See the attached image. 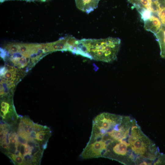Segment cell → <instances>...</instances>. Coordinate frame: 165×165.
<instances>
[{"mask_svg": "<svg viewBox=\"0 0 165 165\" xmlns=\"http://www.w3.org/2000/svg\"><path fill=\"white\" fill-rule=\"evenodd\" d=\"M137 11L140 14L141 18L144 21L148 19L153 13L149 10L144 9H139Z\"/></svg>", "mask_w": 165, "mask_h": 165, "instance_id": "11", "label": "cell"}, {"mask_svg": "<svg viewBox=\"0 0 165 165\" xmlns=\"http://www.w3.org/2000/svg\"><path fill=\"white\" fill-rule=\"evenodd\" d=\"M77 8L82 11L88 14L98 6L99 0H75Z\"/></svg>", "mask_w": 165, "mask_h": 165, "instance_id": "5", "label": "cell"}, {"mask_svg": "<svg viewBox=\"0 0 165 165\" xmlns=\"http://www.w3.org/2000/svg\"><path fill=\"white\" fill-rule=\"evenodd\" d=\"M127 141L137 158L136 164L153 163L160 153L155 144L142 131L135 119Z\"/></svg>", "mask_w": 165, "mask_h": 165, "instance_id": "3", "label": "cell"}, {"mask_svg": "<svg viewBox=\"0 0 165 165\" xmlns=\"http://www.w3.org/2000/svg\"><path fill=\"white\" fill-rule=\"evenodd\" d=\"M137 10L144 9L153 12V5L154 0H128Z\"/></svg>", "mask_w": 165, "mask_h": 165, "instance_id": "7", "label": "cell"}, {"mask_svg": "<svg viewBox=\"0 0 165 165\" xmlns=\"http://www.w3.org/2000/svg\"><path fill=\"white\" fill-rule=\"evenodd\" d=\"M1 111L2 112L4 113L5 116V114L6 112V108L5 107H2V108L1 109Z\"/></svg>", "mask_w": 165, "mask_h": 165, "instance_id": "26", "label": "cell"}, {"mask_svg": "<svg viewBox=\"0 0 165 165\" xmlns=\"http://www.w3.org/2000/svg\"><path fill=\"white\" fill-rule=\"evenodd\" d=\"M163 25L158 16L153 13L147 19L144 21V28L147 31L151 32L154 35L159 32Z\"/></svg>", "mask_w": 165, "mask_h": 165, "instance_id": "4", "label": "cell"}, {"mask_svg": "<svg viewBox=\"0 0 165 165\" xmlns=\"http://www.w3.org/2000/svg\"><path fill=\"white\" fill-rule=\"evenodd\" d=\"M99 1H100V0H99Z\"/></svg>", "mask_w": 165, "mask_h": 165, "instance_id": "28", "label": "cell"}, {"mask_svg": "<svg viewBox=\"0 0 165 165\" xmlns=\"http://www.w3.org/2000/svg\"><path fill=\"white\" fill-rule=\"evenodd\" d=\"M153 8V13L160 20L163 26H165V0H154Z\"/></svg>", "mask_w": 165, "mask_h": 165, "instance_id": "6", "label": "cell"}, {"mask_svg": "<svg viewBox=\"0 0 165 165\" xmlns=\"http://www.w3.org/2000/svg\"><path fill=\"white\" fill-rule=\"evenodd\" d=\"M68 36L61 38L55 42L50 43V52L57 51H68L69 47L67 42Z\"/></svg>", "mask_w": 165, "mask_h": 165, "instance_id": "8", "label": "cell"}, {"mask_svg": "<svg viewBox=\"0 0 165 165\" xmlns=\"http://www.w3.org/2000/svg\"><path fill=\"white\" fill-rule=\"evenodd\" d=\"M134 119L108 112L97 115L93 120L89 140L82 150L84 155L89 159L101 157L108 147L127 140Z\"/></svg>", "mask_w": 165, "mask_h": 165, "instance_id": "1", "label": "cell"}, {"mask_svg": "<svg viewBox=\"0 0 165 165\" xmlns=\"http://www.w3.org/2000/svg\"><path fill=\"white\" fill-rule=\"evenodd\" d=\"M29 154H25L23 156L24 161L23 164H28L31 163L32 160V156Z\"/></svg>", "mask_w": 165, "mask_h": 165, "instance_id": "17", "label": "cell"}, {"mask_svg": "<svg viewBox=\"0 0 165 165\" xmlns=\"http://www.w3.org/2000/svg\"><path fill=\"white\" fill-rule=\"evenodd\" d=\"M15 154L16 156H23L21 154L20 151L17 149L16 150L15 153Z\"/></svg>", "mask_w": 165, "mask_h": 165, "instance_id": "25", "label": "cell"}, {"mask_svg": "<svg viewBox=\"0 0 165 165\" xmlns=\"http://www.w3.org/2000/svg\"><path fill=\"white\" fill-rule=\"evenodd\" d=\"M154 35L160 47V55L165 59V26L163 25L159 32Z\"/></svg>", "mask_w": 165, "mask_h": 165, "instance_id": "9", "label": "cell"}, {"mask_svg": "<svg viewBox=\"0 0 165 165\" xmlns=\"http://www.w3.org/2000/svg\"><path fill=\"white\" fill-rule=\"evenodd\" d=\"M15 72L14 70L13 69L6 71L4 75V78L7 80H10V79L12 80L15 76Z\"/></svg>", "mask_w": 165, "mask_h": 165, "instance_id": "14", "label": "cell"}, {"mask_svg": "<svg viewBox=\"0 0 165 165\" xmlns=\"http://www.w3.org/2000/svg\"><path fill=\"white\" fill-rule=\"evenodd\" d=\"M8 0H0V2H3L4 1H8ZM27 0L28 1H41V2H45L47 1H50V0Z\"/></svg>", "mask_w": 165, "mask_h": 165, "instance_id": "24", "label": "cell"}, {"mask_svg": "<svg viewBox=\"0 0 165 165\" xmlns=\"http://www.w3.org/2000/svg\"><path fill=\"white\" fill-rule=\"evenodd\" d=\"M36 132H37L36 131L33 130L30 133L29 135L31 139H36L37 134Z\"/></svg>", "mask_w": 165, "mask_h": 165, "instance_id": "19", "label": "cell"}, {"mask_svg": "<svg viewBox=\"0 0 165 165\" xmlns=\"http://www.w3.org/2000/svg\"><path fill=\"white\" fill-rule=\"evenodd\" d=\"M11 160L13 161L14 164H16L15 162L18 165L23 164V156H16L13 154Z\"/></svg>", "mask_w": 165, "mask_h": 165, "instance_id": "15", "label": "cell"}, {"mask_svg": "<svg viewBox=\"0 0 165 165\" xmlns=\"http://www.w3.org/2000/svg\"><path fill=\"white\" fill-rule=\"evenodd\" d=\"M9 53L13 54L19 52V43H11L7 45L5 47Z\"/></svg>", "mask_w": 165, "mask_h": 165, "instance_id": "10", "label": "cell"}, {"mask_svg": "<svg viewBox=\"0 0 165 165\" xmlns=\"http://www.w3.org/2000/svg\"><path fill=\"white\" fill-rule=\"evenodd\" d=\"M34 122L32 121L31 123L26 124L24 127V132L25 133L29 135L33 130V125Z\"/></svg>", "mask_w": 165, "mask_h": 165, "instance_id": "16", "label": "cell"}, {"mask_svg": "<svg viewBox=\"0 0 165 165\" xmlns=\"http://www.w3.org/2000/svg\"><path fill=\"white\" fill-rule=\"evenodd\" d=\"M46 127H47L46 126H43L36 123H34L33 125V130L38 132L41 130H43Z\"/></svg>", "mask_w": 165, "mask_h": 165, "instance_id": "18", "label": "cell"}, {"mask_svg": "<svg viewBox=\"0 0 165 165\" xmlns=\"http://www.w3.org/2000/svg\"><path fill=\"white\" fill-rule=\"evenodd\" d=\"M6 102H2L1 103V106L2 107H5L6 105Z\"/></svg>", "mask_w": 165, "mask_h": 165, "instance_id": "27", "label": "cell"}, {"mask_svg": "<svg viewBox=\"0 0 165 165\" xmlns=\"http://www.w3.org/2000/svg\"><path fill=\"white\" fill-rule=\"evenodd\" d=\"M6 71V68L5 67H1L0 68V76L4 75Z\"/></svg>", "mask_w": 165, "mask_h": 165, "instance_id": "22", "label": "cell"}, {"mask_svg": "<svg viewBox=\"0 0 165 165\" xmlns=\"http://www.w3.org/2000/svg\"><path fill=\"white\" fill-rule=\"evenodd\" d=\"M25 145H22L20 149V151L21 153V154L23 155V156L25 154L24 151V148Z\"/></svg>", "mask_w": 165, "mask_h": 165, "instance_id": "23", "label": "cell"}, {"mask_svg": "<svg viewBox=\"0 0 165 165\" xmlns=\"http://www.w3.org/2000/svg\"><path fill=\"white\" fill-rule=\"evenodd\" d=\"M121 42L120 38L113 37L78 40L73 54L91 60L110 62L116 59Z\"/></svg>", "mask_w": 165, "mask_h": 165, "instance_id": "2", "label": "cell"}, {"mask_svg": "<svg viewBox=\"0 0 165 165\" xmlns=\"http://www.w3.org/2000/svg\"><path fill=\"white\" fill-rule=\"evenodd\" d=\"M154 165H165V154L160 153Z\"/></svg>", "mask_w": 165, "mask_h": 165, "instance_id": "12", "label": "cell"}, {"mask_svg": "<svg viewBox=\"0 0 165 165\" xmlns=\"http://www.w3.org/2000/svg\"><path fill=\"white\" fill-rule=\"evenodd\" d=\"M29 60L28 57L22 56L19 59L17 64L20 67L24 68L27 65Z\"/></svg>", "mask_w": 165, "mask_h": 165, "instance_id": "13", "label": "cell"}, {"mask_svg": "<svg viewBox=\"0 0 165 165\" xmlns=\"http://www.w3.org/2000/svg\"><path fill=\"white\" fill-rule=\"evenodd\" d=\"M0 56L2 58H5L6 56V52L4 49L0 48Z\"/></svg>", "mask_w": 165, "mask_h": 165, "instance_id": "21", "label": "cell"}, {"mask_svg": "<svg viewBox=\"0 0 165 165\" xmlns=\"http://www.w3.org/2000/svg\"><path fill=\"white\" fill-rule=\"evenodd\" d=\"M1 146L2 148L5 149H7L8 150H9V145H8L6 143H1Z\"/></svg>", "mask_w": 165, "mask_h": 165, "instance_id": "20", "label": "cell"}]
</instances>
